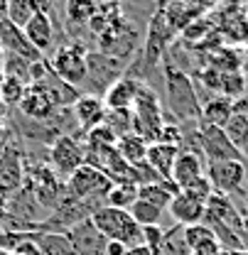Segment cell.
I'll list each match as a JSON object with an SVG mask.
<instances>
[{
    "mask_svg": "<svg viewBox=\"0 0 248 255\" xmlns=\"http://www.w3.org/2000/svg\"><path fill=\"white\" fill-rule=\"evenodd\" d=\"M162 84H165V98L167 108L172 113V123H199L202 116V101L197 96L194 81L189 79L185 69L175 66L167 57L162 59Z\"/></svg>",
    "mask_w": 248,
    "mask_h": 255,
    "instance_id": "1",
    "label": "cell"
},
{
    "mask_svg": "<svg viewBox=\"0 0 248 255\" xmlns=\"http://www.w3.org/2000/svg\"><path fill=\"white\" fill-rule=\"evenodd\" d=\"M96 44H98L96 52H101L111 59H118L123 64H130L138 57V52L143 49V32L135 25V20L125 12L111 30H106L103 34L96 37Z\"/></svg>",
    "mask_w": 248,
    "mask_h": 255,
    "instance_id": "2",
    "label": "cell"
},
{
    "mask_svg": "<svg viewBox=\"0 0 248 255\" xmlns=\"http://www.w3.org/2000/svg\"><path fill=\"white\" fill-rule=\"evenodd\" d=\"M111 179L96 169V167H89V164H81L76 172H71L66 177V184H64V194L71 199V201H79L84 204L89 211H96L106 204V194L111 189Z\"/></svg>",
    "mask_w": 248,
    "mask_h": 255,
    "instance_id": "3",
    "label": "cell"
},
{
    "mask_svg": "<svg viewBox=\"0 0 248 255\" xmlns=\"http://www.w3.org/2000/svg\"><path fill=\"white\" fill-rule=\"evenodd\" d=\"M130 116H133V132L140 135L148 145L157 142V135H160L162 126H165V118H162L160 94L150 84L140 81V89H138L135 103L130 108Z\"/></svg>",
    "mask_w": 248,
    "mask_h": 255,
    "instance_id": "4",
    "label": "cell"
},
{
    "mask_svg": "<svg viewBox=\"0 0 248 255\" xmlns=\"http://www.w3.org/2000/svg\"><path fill=\"white\" fill-rule=\"evenodd\" d=\"M91 223L98 228V233L106 241H116L123 243L125 248L140 246L143 243V228L133 221V216L123 209H113V206H101L91 214Z\"/></svg>",
    "mask_w": 248,
    "mask_h": 255,
    "instance_id": "5",
    "label": "cell"
},
{
    "mask_svg": "<svg viewBox=\"0 0 248 255\" xmlns=\"http://www.w3.org/2000/svg\"><path fill=\"white\" fill-rule=\"evenodd\" d=\"M86 57H89V47H84L81 39H66L62 44H57V49L52 52V59L47 62L64 84L81 91L86 86Z\"/></svg>",
    "mask_w": 248,
    "mask_h": 255,
    "instance_id": "6",
    "label": "cell"
},
{
    "mask_svg": "<svg viewBox=\"0 0 248 255\" xmlns=\"http://www.w3.org/2000/svg\"><path fill=\"white\" fill-rule=\"evenodd\" d=\"M125 66L128 64L118 62V59H111L96 49H89V57H86V91L84 94H93V96H101L121 79L125 74Z\"/></svg>",
    "mask_w": 248,
    "mask_h": 255,
    "instance_id": "7",
    "label": "cell"
},
{
    "mask_svg": "<svg viewBox=\"0 0 248 255\" xmlns=\"http://www.w3.org/2000/svg\"><path fill=\"white\" fill-rule=\"evenodd\" d=\"M204 177L209 179L214 194H241L244 184L248 179V164L244 159H219V162H207Z\"/></svg>",
    "mask_w": 248,
    "mask_h": 255,
    "instance_id": "8",
    "label": "cell"
},
{
    "mask_svg": "<svg viewBox=\"0 0 248 255\" xmlns=\"http://www.w3.org/2000/svg\"><path fill=\"white\" fill-rule=\"evenodd\" d=\"M84 164V135H62L49 145V167L59 174L69 177Z\"/></svg>",
    "mask_w": 248,
    "mask_h": 255,
    "instance_id": "9",
    "label": "cell"
},
{
    "mask_svg": "<svg viewBox=\"0 0 248 255\" xmlns=\"http://www.w3.org/2000/svg\"><path fill=\"white\" fill-rule=\"evenodd\" d=\"M25 184V159L15 142H7V147L0 152V194L2 199L12 196Z\"/></svg>",
    "mask_w": 248,
    "mask_h": 255,
    "instance_id": "10",
    "label": "cell"
},
{
    "mask_svg": "<svg viewBox=\"0 0 248 255\" xmlns=\"http://www.w3.org/2000/svg\"><path fill=\"white\" fill-rule=\"evenodd\" d=\"M197 132H199V147L207 162H219V159H244V155L231 145V140L226 137L224 128L214 126H199L197 123ZM246 162V159H244Z\"/></svg>",
    "mask_w": 248,
    "mask_h": 255,
    "instance_id": "11",
    "label": "cell"
},
{
    "mask_svg": "<svg viewBox=\"0 0 248 255\" xmlns=\"http://www.w3.org/2000/svg\"><path fill=\"white\" fill-rule=\"evenodd\" d=\"M17 108H20L22 118H27L32 123H47L59 111L57 103L52 101V96L47 94L42 86H34V84L27 86V91L22 96V101L17 103Z\"/></svg>",
    "mask_w": 248,
    "mask_h": 255,
    "instance_id": "12",
    "label": "cell"
},
{
    "mask_svg": "<svg viewBox=\"0 0 248 255\" xmlns=\"http://www.w3.org/2000/svg\"><path fill=\"white\" fill-rule=\"evenodd\" d=\"M74 255H106V238L98 233V228L91 223V219H84L76 226H71L66 231Z\"/></svg>",
    "mask_w": 248,
    "mask_h": 255,
    "instance_id": "13",
    "label": "cell"
},
{
    "mask_svg": "<svg viewBox=\"0 0 248 255\" xmlns=\"http://www.w3.org/2000/svg\"><path fill=\"white\" fill-rule=\"evenodd\" d=\"M22 32H25L27 42L42 57L47 52H54L57 49V39H54L57 37V22H54V17L42 15V12H34L30 17V22L22 27Z\"/></svg>",
    "mask_w": 248,
    "mask_h": 255,
    "instance_id": "14",
    "label": "cell"
},
{
    "mask_svg": "<svg viewBox=\"0 0 248 255\" xmlns=\"http://www.w3.org/2000/svg\"><path fill=\"white\" fill-rule=\"evenodd\" d=\"M0 49L5 54H12V57H20V59H27V62H37V59H44L25 37V32L20 30L17 25H12L7 17H0Z\"/></svg>",
    "mask_w": 248,
    "mask_h": 255,
    "instance_id": "15",
    "label": "cell"
},
{
    "mask_svg": "<svg viewBox=\"0 0 248 255\" xmlns=\"http://www.w3.org/2000/svg\"><path fill=\"white\" fill-rule=\"evenodd\" d=\"M71 113H74V121H76V130L84 135L93 128H98L106 118V103L101 96L93 94H81L76 98V103L71 106Z\"/></svg>",
    "mask_w": 248,
    "mask_h": 255,
    "instance_id": "16",
    "label": "cell"
},
{
    "mask_svg": "<svg viewBox=\"0 0 248 255\" xmlns=\"http://www.w3.org/2000/svg\"><path fill=\"white\" fill-rule=\"evenodd\" d=\"M167 214L175 219V223L180 226H197V223H204V214H207V204L199 201L197 196L187 194V191H177Z\"/></svg>",
    "mask_w": 248,
    "mask_h": 255,
    "instance_id": "17",
    "label": "cell"
},
{
    "mask_svg": "<svg viewBox=\"0 0 248 255\" xmlns=\"http://www.w3.org/2000/svg\"><path fill=\"white\" fill-rule=\"evenodd\" d=\"M204 167H207V159L202 155L180 150V155L175 159V167H172V174H170V182L182 191L189 184H194L199 177H204Z\"/></svg>",
    "mask_w": 248,
    "mask_h": 255,
    "instance_id": "18",
    "label": "cell"
},
{
    "mask_svg": "<svg viewBox=\"0 0 248 255\" xmlns=\"http://www.w3.org/2000/svg\"><path fill=\"white\" fill-rule=\"evenodd\" d=\"M138 89H140V81L123 74L106 94H103V103L108 111H130L133 103H135V96H138Z\"/></svg>",
    "mask_w": 248,
    "mask_h": 255,
    "instance_id": "19",
    "label": "cell"
},
{
    "mask_svg": "<svg viewBox=\"0 0 248 255\" xmlns=\"http://www.w3.org/2000/svg\"><path fill=\"white\" fill-rule=\"evenodd\" d=\"M96 10H98V0H64L62 15H64L66 32L74 34V30L89 27V22L93 20Z\"/></svg>",
    "mask_w": 248,
    "mask_h": 255,
    "instance_id": "20",
    "label": "cell"
},
{
    "mask_svg": "<svg viewBox=\"0 0 248 255\" xmlns=\"http://www.w3.org/2000/svg\"><path fill=\"white\" fill-rule=\"evenodd\" d=\"M234 116V101L226 96L214 94L202 103V116H199V126H214L224 128L226 121Z\"/></svg>",
    "mask_w": 248,
    "mask_h": 255,
    "instance_id": "21",
    "label": "cell"
},
{
    "mask_svg": "<svg viewBox=\"0 0 248 255\" xmlns=\"http://www.w3.org/2000/svg\"><path fill=\"white\" fill-rule=\"evenodd\" d=\"M180 155V147L175 145H165V142H153L148 145V155L145 162L160 174V179L170 182V174H172V167H175V159Z\"/></svg>",
    "mask_w": 248,
    "mask_h": 255,
    "instance_id": "22",
    "label": "cell"
},
{
    "mask_svg": "<svg viewBox=\"0 0 248 255\" xmlns=\"http://www.w3.org/2000/svg\"><path fill=\"white\" fill-rule=\"evenodd\" d=\"M123 15L125 10L121 5V0H103V2H98V10H96V15H93V20L89 22L86 30L91 32L93 37H98L106 30H111Z\"/></svg>",
    "mask_w": 248,
    "mask_h": 255,
    "instance_id": "23",
    "label": "cell"
},
{
    "mask_svg": "<svg viewBox=\"0 0 248 255\" xmlns=\"http://www.w3.org/2000/svg\"><path fill=\"white\" fill-rule=\"evenodd\" d=\"M32 241L37 243L39 255H74L71 241L66 233H57V231H34Z\"/></svg>",
    "mask_w": 248,
    "mask_h": 255,
    "instance_id": "24",
    "label": "cell"
},
{
    "mask_svg": "<svg viewBox=\"0 0 248 255\" xmlns=\"http://www.w3.org/2000/svg\"><path fill=\"white\" fill-rule=\"evenodd\" d=\"M177 191L180 189H177L172 182H153V184H143V187H138V199H143V201L153 204V206H157V209L167 211Z\"/></svg>",
    "mask_w": 248,
    "mask_h": 255,
    "instance_id": "25",
    "label": "cell"
},
{
    "mask_svg": "<svg viewBox=\"0 0 248 255\" xmlns=\"http://www.w3.org/2000/svg\"><path fill=\"white\" fill-rule=\"evenodd\" d=\"M116 152H118L128 164H140V162H145V155H148V142H145L140 135L128 132V135H121V137H118Z\"/></svg>",
    "mask_w": 248,
    "mask_h": 255,
    "instance_id": "26",
    "label": "cell"
},
{
    "mask_svg": "<svg viewBox=\"0 0 248 255\" xmlns=\"http://www.w3.org/2000/svg\"><path fill=\"white\" fill-rule=\"evenodd\" d=\"M224 132H226V137L231 140V145H234L241 155L248 150V116L234 111V116H231V118L226 121V126H224Z\"/></svg>",
    "mask_w": 248,
    "mask_h": 255,
    "instance_id": "27",
    "label": "cell"
},
{
    "mask_svg": "<svg viewBox=\"0 0 248 255\" xmlns=\"http://www.w3.org/2000/svg\"><path fill=\"white\" fill-rule=\"evenodd\" d=\"M138 199V184H130V182H121V184H113L108 194H106V206H113V209H123L128 211Z\"/></svg>",
    "mask_w": 248,
    "mask_h": 255,
    "instance_id": "28",
    "label": "cell"
},
{
    "mask_svg": "<svg viewBox=\"0 0 248 255\" xmlns=\"http://www.w3.org/2000/svg\"><path fill=\"white\" fill-rule=\"evenodd\" d=\"M160 255H192L189 246H187V238H185V226L175 223L172 228L165 231Z\"/></svg>",
    "mask_w": 248,
    "mask_h": 255,
    "instance_id": "29",
    "label": "cell"
},
{
    "mask_svg": "<svg viewBox=\"0 0 248 255\" xmlns=\"http://www.w3.org/2000/svg\"><path fill=\"white\" fill-rule=\"evenodd\" d=\"M128 214L133 216V221L138 223L140 228H143V226H160V219L165 216L162 209H157V206L143 201V199H135V204L128 209Z\"/></svg>",
    "mask_w": 248,
    "mask_h": 255,
    "instance_id": "30",
    "label": "cell"
},
{
    "mask_svg": "<svg viewBox=\"0 0 248 255\" xmlns=\"http://www.w3.org/2000/svg\"><path fill=\"white\" fill-rule=\"evenodd\" d=\"M27 91V84L22 81V79H17V76H2V81H0V98L5 101V106H15L17 108V103L22 101V96Z\"/></svg>",
    "mask_w": 248,
    "mask_h": 255,
    "instance_id": "31",
    "label": "cell"
},
{
    "mask_svg": "<svg viewBox=\"0 0 248 255\" xmlns=\"http://www.w3.org/2000/svg\"><path fill=\"white\" fill-rule=\"evenodd\" d=\"M103 126L108 128L116 137H121V135L133 132V116H130V111H108L106 108Z\"/></svg>",
    "mask_w": 248,
    "mask_h": 255,
    "instance_id": "32",
    "label": "cell"
},
{
    "mask_svg": "<svg viewBox=\"0 0 248 255\" xmlns=\"http://www.w3.org/2000/svg\"><path fill=\"white\" fill-rule=\"evenodd\" d=\"M34 15V10H32L30 0H7V7H5V17L12 22V25H17L20 30L30 22V17Z\"/></svg>",
    "mask_w": 248,
    "mask_h": 255,
    "instance_id": "33",
    "label": "cell"
},
{
    "mask_svg": "<svg viewBox=\"0 0 248 255\" xmlns=\"http://www.w3.org/2000/svg\"><path fill=\"white\" fill-rule=\"evenodd\" d=\"M162 236H165V228L162 226H143V246L150 248L155 255H160Z\"/></svg>",
    "mask_w": 248,
    "mask_h": 255,
    "instance_id": "34",
    "label": "cell"
},
{
    "mask_svg": "<svg viewBox=\"0 0 248 255\" xmlns=\"http://www.w3.org/2000/svg\"><path fill=\"white\" fill-rule=\"evenodd\" d=\"M209 236H214L212 233V228L207 226V223H197V226H187L185 228V238H187V246H189V251L194 248V246H199L204 238H209Z\"/></svg>",
    "mask_w": 248,
    "mask_h": 255,
    "instance_id": "35",
    "label": "cell"
},
{
    "mask_svg": "<svg viewBox=\"0 0 248 255\" xmlns=\"http://www.w3.org/2000/svg\"><path fill=\"white\" fill-rule=\"evenodd\" d=\"M182 191L192 194V196H197V199H199V201H204V204H207V199L214 194V189H212V184H209V179H207V177H199L194 184H189V187L182 189Z\"/></svg>",
    "mask_w": 248,
    "mask_h": 255,
    "instance_id": "36",
    "label": "cell"
},
{
    "mask_svg": "<svg viewBox=\"0 0 248 255\" xmlns=\"http://www.w3.org/2000/svg\"><path fill=\"white\" fill-rule=\"evenodd\" d=\"M219 253H221V246H219V241L214 238V236L204 238L199 246L192 248V255H219Z\"/></svg>",
    "mask_w": 248,
    "mask_h": 255,
    "instance_id": "37",
    "label": "cell"
},
{
    "mask_svg": "<svg viewBox=\"0 0 248 255\" xmlns=\"http://www.w3.org/2000/svg\"><path fill=\"white\" fill-rule=\"evenodd\" d=\"M125 248L123 243H116V241H108L106 243V255H125Z\"/></svg>",
    "mask_w": 248,
    "mask_h": 255,
    "instance_id": "38",
    "label": "cell"
},
{
    "mask_svg": "<svg viewBox=\"0 0 248 255\" xmlns=\"http://www.w3.org/2000/svg\"><path fill=\"white\" fill-rule=\"evenodd\" d=\"M234 111H236V113H244V116H248V91L241 96V98H236V101H234Z\"/></svg>",
    "mask_w": 248,
    "mask_h": 255,
    "instance_id": "39",
    "label": "cell"
},
{
    "mask_svg": "<svg viewBox=\"0 0 248 255\" xmlns=\"http://www.w3.org/2000/svg\"><path fill=\"white\" fill-rule=\"evenodd\" d=\"M125 255H155V253L140 243V246H133V248H128V251H125Z\"/></svg>",
    "mask_w": 248,
    "mask_h": 255,
    "instance_id": "40",
    "label": "cell"
},
{
    "mask_svg": "<svg viewBox=\"0 0 248 255\" xmlns=\"http://www.w3.org/2000/svg\"><path fill=\"white\" fill-rule=\"evenodd\" d=\"M7 142H10V140H7V130H5V126H2V123H0V152L7 147Z\"/></svg>",
    "mask_w": 248,
    "mask_h": 255,
    "instance_id": "41",
    "label": "cell"
},
{
    "mask_svg": "<svg viewBox=\"0 0 248 255\" xmlns=\"http://www.w3.org/2000/svg\"><path fill=\"white\" fill-rule=\"evenodd\" d=\"M7 116V106H5V101L0 98V123H2V118Z\"/></svg>",
    "mask_w": 248,
    "mask_h": 255,
    "instance_id": "42",
    "label": "cell"
},
{
    "mask_svg": "<svg viewBox=\"0 0 248 255\" xmlns=\"http://www.w3.org/2000/svg\"><path fill=\"white\" fill-rule=\"evenodd\" d=\"M5 7H7V0H0V17H5Z\"/></svg>",
    "mask_w": 248,
    "mask_h": 255,
    "instance_id": "43",
    "label": "cell"
},
{
    "mask_svg": "<svg viewBox=\"0 0 248 255\" xmlns=\"http://www.w3.org/2000/svg\"><path fill=\"white\" fill-rule=\"evenodd\" d=\"M231 255H248V248H241V251H229Z\"/></svg>",
    "mask_w": 248,
    "mask_h": 255,
    "instance_id": "44",
    "label": "cell"
},
{
    "mask_svg": "<svg viewBox=\"0 0 248 255\" xmlns=\"http://www.w3.org/2000/svg\"><path fill=\"white\" fill-rule=\"evenodd\" d=\"M246 216H248V194H246Z\"/></svg>",
    "mask_w": 248,
    "mask_h": 255,
    "instance_id": "45",
    "label": "cell"
},
{
    "mask_svg": "<svg viewBox=\"0 0 248 255\" xmlns=\"http://www.w3.org/2000/svg\"><path fill=\"white\" fill-rule=\"evenodd\" d=\"M0 206H2V194H0Z\"/></svg>",
    "mask_w": 248,
    "mask_h": 255,
    "instance_id": "46",
    "label": "cell"
},
{
    "mask_svg": "<svg viewBox=\"0 0 248 255\" xmlns=\"http://www.w3.org/2000/svg\"><path fill=\"white\" fill-rule=\"evenodd\" d=\"M0 255H5V251H0Z\"/></svg>",
    "mask_w": 248,
    "mask_h": 255,
    "instance_id": "47",
    "label": "cell"
},
{
    "mask_svg": "<svg viewBox=\"0 0 248 255\" xmlns=\"http://www.w3.org/2000/svg\"><path fill=\"white\" fill-rule=\"evenodd\" d=\"M246 248H248V243H246Z\"/></svg>",
    "mask_w": 248,
    "mask_h": 255,
    "instance_id": "48",
    "label": "cell"
}]
</instances>
